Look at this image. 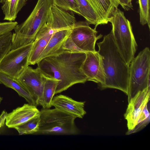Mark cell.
<instances>
[{
  "mask_svg": "<svg viewBox=\"0 0 150 150\" xmlns=\"http://www.w3.org/2000/svg\"><path fill=\"white\" fill-rule=\"evenodd\" d=\"M86 56L84 52L61 50L38 61L37 68L46 76L59 80L57 94L87 81L81 68Z\"/></svg>",
  "mask_w": 150,
  "mask_h": 150,
  "instance_id": "cell-1",
  "label": "cell"
},
{
  "mask_svg": "<svg viewBox=\"0 0 150 150\" xmlns=\"http://www.w3.org/2000/svg\"><path fill=\"white\" fill-rule=\"evenodd\" d=\"M97 45L105 76V83L100 88L115 89L127 95L129 66L121 56L114 41L112 31L104 36L102 41L97 43Z\"/></svg>",
  "mask_w": 150,
  "mask_h": 150,
  "instance_id": "cell-2",
  "label": "cell"
},
{
  "mask_svg": "<svg viewBox=\"0 0 150 150\" xmlns=\"http://www.w3.org/2000/svg\"><path fill=\"white\" fill-rule=\"evenodd\" d=\"M54 0H38L26 19L18 24L12 33L11 50L33 42L42 28L46 23Z\"/></svg>",
  "mask_w": 150,
  "mask_h": 150,
  "instance_id": "cell-3",
  "label": "cell"
},
{
  "mask_svg": "<svg viewBox=\"0 0 150 150\" xmlns=\"http://www.w3.org/2000/svg\"><path fill=\"white\" fill-rule=\"evenodd\" d=\"M108 21L112 24L111 31L118 50L125 62L129 66L137 47L131 22L118 8L115 9Z\"/></svg>",
  "mask_w": 150,
  "mask_h": 150,
  "instance_id": "cell-4",
  "label": "cell"
},
{
  "mask_svg": "<svg viewBox=\"0 0 150 150\" xmlns=\"http://www.w3.org/2000/svg\"><path fill=\"white\" fill-rule=\"evenodd\" d=\"M39 129L36 134L74 135L78 133L76 117L57 108H42L40 110Z\"/></svg>",
  "mask_w": 150,
  "mask_h": 150,
  "instance_id": "cell-5",
  "label": "cell"
},
{
  "mask_svg": "<svg viewBox=\"0 0 150 150\" xmlns=\"http://www.w3.org/2000/svg\"><path fill=\"white\" fill-rule=\"evenodd\" d=\"M150 50L145 47L129 66L128 102L137 93L150 87Z\"/></svg>",
  "mask_w": 150,
  "mask_h": 150,
  "instance_id": "cell-6",
  "label": "cell"
},
{
  "mask_svg": "<svg viewBox=\"0 0 150 150\" xmlns=\"http://www.w3.org/2000/svg\"><path fill=\"white\" fill-rule=\"evenodd\" d=\"M33 42L8 52L0 63V72L17 79L29 66Z\"/></svg>",
  "mask_w": 150,
  "mask_h": 150,
  "instance_id": "cell-7",
  "label": "cell"
},
{
  "mask_svg": "<svg viewBox=\"0 0 150 150\" xmlns=\"http://www.w3.org/2000/svg\"><path fill=\"white\" fill-rule=\"evenodd\" d=\"M150 87L137 93L128 102L124 114L127 122V134L132 133L138 122L148 109L150 100Z\"/></svg>",
  "mask_w": 150,
  "mask_h": 150,
  "instance_id": "cell-8",
  "label": "cell"
},
{
  "mask_svg": "<svg viewBox=\"0 0 150 150\" xmlns=\"http://www.w3.org/2000/svg\"><path fill=\"white\" fill-rule=\"evenodd\" d=\"M86 21L76 22L69 37L83 52H95L96 41L103 36H97L96 29L91 28Z\"/></svg>",
  "mask_w": 150,
  "mask_h": 150,
  "instance_id": "cell-9",
  "label": "cell"
},
{
  "mask_svg": "<svg viewBox=\"0 0 150 150\" xmlns=\"http://www.w3.org/2000/svg\"><path fill=\"white\" fill-rule=\"evenodd\" d=\"M46 79L37 67L34 69L28 66L16 79L28 91L37 106L40 105Z\"/></svg>",
  "mask_w": 150,
  "mask_h": 150,
  "instance_id": "cell-10",
  "label": "cell"
},
{
  "mask_svg": "<svg viewBox=\"0 0 150 150\" xmlns=\"http://www.w3.org/2000/svg\"><path fill=\"white\" fill-rule=\"evenodd\" d=\"M86 56L82 66V70L87 81L94 82L100 88L104 84L105 74L101 57L98 51L86 52Z\"/></svg>",
  "mask_w": 150,
  "mask_h": 150,
  "instance_id": "cell-11",
  "label": "cell"
},
{
  "mask_svg": "<svg viewBox=\"0 0 150 150\" xmlns=\"http://www.w3.org/2000/svg\"><path fill=\"white\" fill-rule=\"evenodd\" d=\"M40 112L36 106L24 104L7 113L5 124L9 128H14L39 116Z\"/></svg>",
  "mask_w": 150,
  "mask_h": 150,
  "instance_id": "cell-12",
  "label": "cell"
},
{
  "mask_svg": "<svg viewBox=\"0 0 150 150\" xmlns=\"http://www.w3.org/2000/svg\"><path fill=\"white\" fill-rule=\"evenodd\" d=\"M57 30L51 27L47 22L37 34L33 42L28 61L29 65L37 64L39 57L52 36Z\"/></svg>",
  "mask_w": 150,
  "mask_h": 150,
  "instance_id": "cell-13",
  "label": "cell"
},
{
  "mask_svg": "<svg viewBox=\"0 0 150 150\" xmlns=\"http://www.w3.org/2000/svg\"><path fill=\"white\" fill-rule=\"evenodd\" d=\"M85 102L78 101L63 95H59L53 97L52 105L55 108L82 118L86 112L84 109Z\"/></svg>",
  "mask_w": 150,
  "mask_h": 150,
  "instance_id": "cell-14",
  "label": "cell"
},
{
  "mask_svg": "<svg viewBox=\"0 0 150 150\" xmlns=\"http://www.w3.org/2000/svg\"><path fill=\"white\" fill-rule=\"evenodd\" d=\"M72 28L62 29L54 33L40 54L38 62L43 58L61 50L62 46L69 35Z\"/></svg>",
  "mask_w": 150,
  "mask_h": 150,
  "instance_id": "cell-15",
  "label": "cell"
},
{
  "mask_svg": "<svg viewBox=\"0 0 150 150\" xmlns=\"http://www.w3.org/2000/svg\"><path fill=\"white\" fill-rule=\"evenodd\" d=\"M0 84L13 89L20 96L24 98L28 103L36 106L34 100L30 93L17 79L0 72Z\"/></svg>",
  "mask_w": 150,
  "mask_h": 150,
  "instance_id": "cell-16",
  "label": "cell"
},
{
  "mask_svg": "<svg viewBox=\"0 0 150 150\" xmlns=\"http://www.w3.org/2000/svg\"><path fill=\"white\" fill-rule=\"evenodd\" d=\"M80 13L90 24L95 25L96 29L100 25L106 24L101 18L93 7L86 0H76Z\"/></svg>",
  "mask_w": 150,
  "mask_h": 150,
  "instance_id": "cell-17",
  "label": "cell"
},
{
  "mask_svg": "<svg viewBox=\"0 0 150 150\" xmlns=\"http://www.w3.org/2000/svg\"><path fill=\"white\" fill-rule=\"evenodd\" d=\"M26 2L24 0H4L1 6L4 15V20L15 21L18 13Z\"/></svg>",
  "mask_w": 150,
  "mask_h": 150,
  "instance_id": "cell-18",
  "label": "cell"
},
{
  "mask_svg": "<svg viewBox=\"0 0 150 150\" xmlns=\"http://www.w3.org/2000/svg\"><path fill=\"white\" fill-rule=\"evenodd\" d=\"M107 24L116 9L110 0H86Z\"/></svg>",
  "mask_w": 150,
  "mask_h": 150,
  "instance_id": "cell-19",
  "label": "cell"
},
{
  "mask_svg": "<svg viewBox=\"0 0 150 150\" xmlns=\"http://www.w3.org/2000/svg\"><path fill=\"white\" fill-rule=\"evenodd\" d=\"M58 82L56 79L46 76L40 105L42 108H50L52 106V102Z\"/></svg>",
  "mask_w": 150,
  "mask_h": 150,
  "instance_id": "cell-20",
  "label": "cell"
},
{
  "mask_svg": "<svg viewBox=\"0 0 150 150\" xmlns=\"http://www.w3.org/2000/svg\"><path fill=\"white\" fill-rule=\"evenodd\" d=\"M39 115L14 128L20 135L36 134L39 129Z\"/></svg>",
  "mask_w": 150,
  "mask_h": 150,
  "instance_id": "cell-21",
  "label": "cell"
},
{
  "mask_svg": "<svg viewBox=\"0 0 150 150\" xmlns=\"http://www.w3.org/2000/svg\"><path fill=\"white\" fill-rule=\"evenodd\" d=\"M140 22L142 25L147 24L150 29V0H138Z\"/></svg>",
  "mask_w": 150,
  "mask_h": 150,
  "instance_id": "cell-22",
  "label": "cell"
},
{
  "mask_svg": "<svg viewBox=\"0 0 150 150\" xmlns=\"http://www.w3.org/2000/svg\"><path fill=\"white\" fill-rule=\"evenodd\" d=\"M54 5L63 10L73 11L80 15L76 0H54Z\"/></svg>",
  "mask_w": 150,
  "mask_h": 150,
  "instance_id": "cell-23",
  "label": "cell"
},
{
  "mask_svg": "<svg viewBox=\"0 0 150 150\" xmlns=\"http://www.w3.org/2000/svg\"><path fill=\"white\" fill-rule=\"evenodd\" d=\"M12 33L9 32L0 37V63L10 50Z\"/></svg>",
  "mask_w": 150,
  "mask_h": 150,
  "instance_id": "cell-24",
  "label": "cell"
},
{
  "mask_svg": "<svg viewBox=\"0 0 150 150\" xmlns=\"http://www.w3.org/2000/svg\"><path fill=\"white\" fill-rule=\"evenodd\" d=\"M18 24L15 21L0 22V37L11 32Z\"/></svg>",
  "mask_w": 150,
  "mask_h": 150,
  "instance_id": "cell-25",
  "label": "cell"
},
{
  "mask_svg": "<svg viewBox=\"0 0 150 150\" xmlns=\"http://www.w3.org/2000/svg\"><path fill=\"white\" fill-rule=\"evenodd\" d=\"M62 50L74 52H83L69 37L64 43L62 47Z\"/></svg>",
  "mask_w": 150,
  "mask_h": 150,
  "instance_id": "cell-26",
  "label": "cell"
},
{
  "mask_svg": "<svg viewBox=\"0 0 150 150\" xmlns=\"http://www.w3.org/2000/svg\"><path fill=\"white\" fill-rule=\"evenodd\" d=\"M119 4L126 11L132 8L133 6L132 0H118Z\"/></svg>",
  "mask_w": 150,
  "mask_h": 150,
  "instance_id": "cell-27",
  "label": "cell"
},
{
  "mask_svg": "<svg viewBox=\"0 0 150 150\" xmlns=\"http://www.w3.org/2000/svg\"><path fill=\"white\" fill-rule=\"evenodd\" d=\"M7 113V112L4 110L0 114V129L4 126L5 124Z\"/></svg>",
  "mask_w": 150,
  "mask_h": 150,
  "instance_id": "cell-28",
  "label": "cell"
},
{
  "mask_svg": "<svg viewBox=\"0 0 150 150\" xmlns=\"http://www.w3.org/2000/svg\"><path fill=\"white\" fill-rule=\"evenodd\" d=\"M115 8H117L119 5L118 0H110Z\"/></svg>",
  "mask_w": 150,
  "mask_h": 150,
  "instance_id": "cell-29",
  "label": "cell"
},
{
  "mask_svg": "<svg viewBox=\"0 0 150 150\" xmlns=\"http://www.w3.org/2000/svg\"><path fill=\"white\" fill-rule=\"evenodd\" d=\"M3 100V98L0 95V105L1 104V103Z\"/></svg>",
  "mask_w": 150,
  "mask_h": 150,
  "instance_id": "cell-30",
  "label": "cell"
},
{
  "mask_svg": "<svg viewBox=\"0 0 150 150\" xmlns=\"http://www.w3.org/2000/svg\"><path fill=\"white\" fill-rule=\"evenodd\" d=\"M4 0H0V3L2 4Z\"/></svg>",
  "mask_w": 150,
  "mask_h": 150,
  "instance_id": "cell-31",
  "label": "cell"
},
{
  "mask_svg": "<svg viewBox=\"0 0 150 150\" xmlns=\"http://www.w3.org/2000/svg\"><path fill=\"white\" fill-rule=\"evenodd\" d=\"M26 2H27V1L28 0H24Z\"/></svg>",
  "mask_w": 150,
  "mask_h": 150,
  "instance_id": "cell-32",
  "label": "cell"
}]
</instances>
